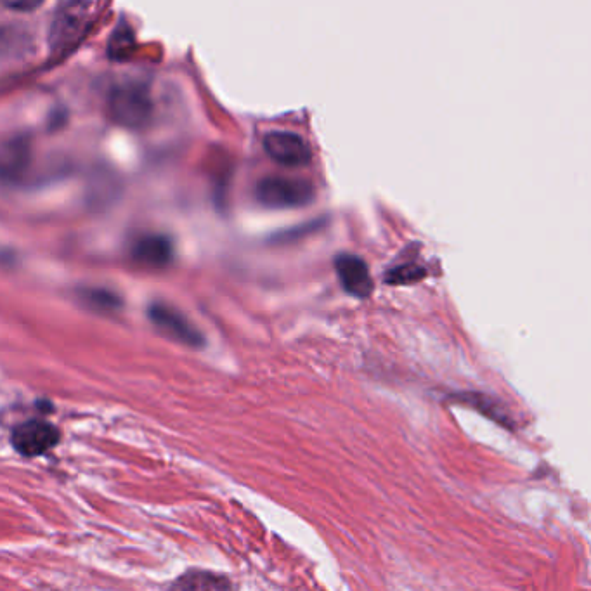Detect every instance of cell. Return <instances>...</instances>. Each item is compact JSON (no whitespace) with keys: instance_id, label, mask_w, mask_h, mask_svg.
<instances>
[{"instance_id":"9","label":"cell","mask_w":591,"mask_h":591,"mask_svg":"<svg viewBox=\"0 0 591 591\" xmlns=\"http://www.w3.org/2000/svg\"><path fill=\"white\" fill-rule=\"evenodd\" d=\"M132 257L139 266L162 269L172 262L174 247L172 241L163 234H144L134 243Z\"/></svg>"},{"instance_id":"2","label":"cell","mask_w":591,"mask_h":591,"mask_svg":"<svg viewBox=\"0 0 591 591\" xmlns=\"http://www.w3.org/2000/svg\"><path fill=\"white\" fill-rule=\"evenodd\" d=\"M255 198L262 207L273 210L306 207L314 200V186L307 179L267 176L257 182Z\"/></svg>"},{"instance_id":"6","label":"cell","mask_w":591,"mask_h":591,"mask_svg":"<svg viewBox=\"0 0 591 591\" xmlns=\"http://www.w3.org/2000/svg\"><path fill=\"white\" fill-rule=\"evenodd\" d=\"M11 442L20 455L35 458L46 455L58 444L59 430L46 420H30L13 430Z\"/></svg>"},{"instance_id":"10","label":"cell","mask_w":591,"mask_h":591,"mask_svg":"<svg viewBox=\"0 0 591 591\" xmlns=\"http://www.w3.org/2000/svg\"><path fill=\"white\" fill-rule=\"evenodd\" d=\"M35 46V39L28 28L21 25L0 26V61L25 58Z\"/></svg>"},{"instance_id":"8","label":"cell","mask_w":591,"mask_h":591,"mask_svg":"<svg viewBox=\"0 0 591 591\" xmlns=\"http://www.w3.org/2000/svg\"><path fill=\"white\" fill-rule=\"evenodd\" d=\"M335 271H337L340 285L345 292L356 299H368L373 293V278L370 267L361 257L354 254H340L335 259Z\"/></svg>"},{"instance_id":"7","label":"cell","mask_w":591,"mask_h":591,"mask_svg":"<svg viewBox=\"0 0 591 591\" xmlns=\"http://www.w3.org/2000/svg\"><path fill=\"white\" fill-rule=\"evenodd\" d=\"M32 144L26 137H11L0 143V182L18 184L32 165Z\"/></svg>"},{"instance_id":"12","label":"cell","mask_w":591,"mask_h":591,"mask_svg":"<svg viewBox=\"0 0 591 591\" xmlns=\"http://www.w3.org/2000/svg\"><path fill=\"white\" fill-rule=\"evenodd\" d=\"M82 299L89 306L94 307L96 311H115L120 307V300H118L117 295L108 292V290H98V288L84 290Z\"/></svg>"},{"instance_id":"11","label":"cell","mask_w":591,"mask_h":591,"mask_svg":"<svg viewBox=\"0 0 591 591\" xmlns=\"http://www.w3.org/2000/svg\"><path fill=\"white\" fill-rule=\"evenodd\" d=\"M170 591H231V581L214 572L191 571L182 574Z\"/></svg>"},{"instance_id":"4","label":"cell","mask_w":591,"mask_h":591,"mask_svg":"<svg viewBox=\"0 0 591 591\" xmlns=\"http://www.w3.org/2000/svg\"><path fill=\"white\" fill-rule=\"evenodd\" d=\"M148 318L158 332L174 342L188 345L193 349H200L205 344L202 332L181 311H177L176 307L155 302L150 306Z\"/></svg>"},{"instance_id":"3","label":"cell","mask_w":591,"mask_h":591,"mask_svg":"<svg viewBox=\"0 0 591 591\" xmlns=\"http://www.w3.org/2000/svg\"><path fill=\"white\" fill-rule=\"evenodd\" d=\"M91 4L66 2L56 9L49 30V44L52 51H65L84 37L92 20Z\"/></svg>"},{"instance_id":"1","label":"cell","mask_w":591,"mask_h":591,"mask_svg":"<svg viewBox=\"0 0 591 591\" xmlns=\"http://www.w3.org/2000/svg\"><path fill=\"white\" fill-rule=\"evenodd\" d=\"M106 110L113 124L137 130L150 124L155 106L150 91L143 84L125 82L110 92Z\"/></svg>"},{"instance_id":"5","label":"cell","mask_w":591,"mask_h":591,"mask_svg":"<svg viewBox=\"0 0 591 591\" xmlns=\"http://www.w3.org/2000/svg\"><path fill=\"white\" fill-rule=\"evenodd\" d=\"M264 150L274 162L285 167H304L311 163V144L297 132L273 130L264 137Z\"/></svg>"},{"instance_id":"13","label":"cell","mask_w":591,"mask_h":591,"mask_svg":"<svg viewBox=\"0 0 591 591\" xmlns=\"http://www.w3.org/2000/svg\"><path fill=\"white\" fill-rule=\"evenodd\" d=\"M423 278H425V271L416 264L396 266L387 273V281L392 285H410V283L423 280Z\"/></svg>"}]
</instances>
